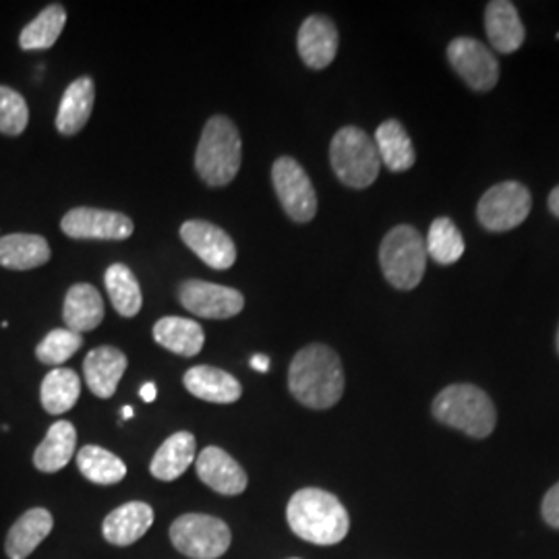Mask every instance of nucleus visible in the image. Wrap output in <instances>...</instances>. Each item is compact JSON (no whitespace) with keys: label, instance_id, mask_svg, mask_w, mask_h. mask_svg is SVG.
<instances>
[{"label":"nucleus","instance_id":"3","mask_svg":"<svg viewBox=\"0 0 559 559\" xmlns=\"http://www.w3.org/2000/svg\"><path fill=\"white\" fill-rule=\"evenodd\" d=\"M242 141L228 117L216 115L205 122L195 152V170L207 187H226L239 175Z\"/></svg>","mask_w":559,"mask_h":559},{"label":"nucleus","instance_id":"40","mask_svg":"<svg viewBox=\"0 0 559 559\" xmlns=\"http://www.w3.org/2000/svg\"><path fill=\"white\" fill-rule=\"evenodd\" d=\"M558 353H559V328H558Z\"/></svg>","mask_w":559,"mask_h":559},{"label":"nucleus","instance_id":"13","mask_svg":"<svg viewBox=\"0 0 559 559\" xmlns=\"http://www.w3.org/2000/svg\"><path fill=\"white\" fill-rule=\"evenodd\" d=\"M180 239L212 270H230L237 261L235 240L221 226L205 221H189L180 226Z\"/></svg>","mask_w":559,"mask_h":559},{"label":"nucleus","instance_id":"21","mask_svg":"<svg viewBox=\"0 0 559 559\" xmlns=\"http://www.w3.org/2000/svg\"><path fill=\"white\" fill-rule=\"evenodd\" d=\"M62 320L67 323V330L78 334L96 330L104 320V299L100 293L92 284H73L64 297Z\"/></svg>","mask_w":559,"mask_h":559},{"label":"nucleus","instance_id":"15","mask_svg":"<svg viewBox=\"0 0 559 559\" xmlns=\"http://www.w3.org/2000/svg\"><path fill=\"white\" fill-rule=\"evenodd\" d=\"M195 468L201 483L221 496H240L247 489V473L237 460L218 445H207L195 459Z\"/></svg>","mask_w":559,"mask_h":559},{"label":"nucleus","instance_id":"12","mask_svg":"<svg viewBox=\"0 0 559 559\" xmlns=\"http://www.w3.org/2000/svg\"><path fill=\"white\" fill-rule=\"evenodd\" d=\"M60 228L75 240H124L133 235L135 224L120 212L75 207L64 214Z\"/></svg>","mask_w":559,"mask_h":559},{"label":"nucleus","instance_id":"27","mask_svg":"<svg viewBox=\"0 0 559 559\" xmlns=\"http://www.w3.org/2000/svg\"><path fill=\"white\" fill-rule=\"evenodd\" d=\"M154 340L166 350L179 357H198L205 342V334L198 321L185 318H162L154 325Z\"/></svg>","mask_w":559,"mask_h":559},{"label":"nucleus","instance_id":"36","mask_svg":"<svg viewBox=\"0 0 559 559\" xmlns=\"http://www.w3.org/2000/svg\"><path fill=\"white\" fill-rule=\"evenodd\" d=\"M141 399L145 400V402H154L156 396H158V390H156V383H152V381H147L143 388L140 390Z\"/></svg>","mask_w":559,"mask_h":559},{"label":"nucleus","instance_id":"33","mask_svg":"<svg viewBox=\"0 0 559 559\" xmlns=\"http://www.w3.org/2000/svg\"><path fill=\"white\" fill-rule=\"evenodd\" d=\"M81 344H83L81 334L71 332L67 328H57L38 344L36 357L41 365H50L57 369L64 360L71 359L80 350Z\"/></svg>","mask_w":559,"mask_h":559},{"label":"nucleus","instance_id":"5","mask_svg":"<svg viewBox=\"0 0 559 559\" xmlns=\"http://www.w3.org/2000/svg\"><path fill=\"white\" fill-rule=\"evenodd\" d=\"M381 272L399 290L417 288L427 267V245L411 224L394 226L380 247Z\"/></svg>","mask_w":559,"mask_h":559},{"label":"nucleus","instance_id":"25","mask_svg":"<svg viewBox=\"0 0 559 559\" xmlns=\"http://www.w3.org/2000/svg\"><path fill=\"white\" fill-rule=\"evenodd\" d=\"M50 245L40 235H7L0 239V265L15 272L41 267L50 261Z\"/></svg>","mask_w":559,"mask_h":559},{"label":"nucleus","instance_id":"38","mask_svg":"<svg viewBox=\"0 0 559 559\" xmlns=\"http://www.w3.org/2000/svg\"><path fill=\"white\" fill-rule=\"evenodd\" d=\"M549 212L556 216V218H559V185L549 193Z\"/></svg>","mask_w":559,"mask_h":559},{"label":"nucleus","instance_id":"32","mask_svg":"<svg viewBox=\"0 0 559 559\" xmlns=\"http://www.w3.org/2000/svg\"><path fill=\"white\" fill-rule=\"evenodd\" d=\"M427 255L440 265H452L464 255V239L450 218H436L427 235Z\"/></svg>","mask_w":559,"mask_h":559},{"label":"nucleus","instance_id":"16","mask_svg":"<svg viewBox=\"0 0 559 559\" xmlns=\"http://www.w3.org/2000/svg\"><path fill=\"white\" fill-rule=\"evenodd\" d=\"M127 365L129 360L124 353L115 346H98L90 350L83 360V378L92 394L98 399H112L127 371Z\"/></svg>","mask_w":559,"mask_h":559},{"label":"nucleus","instance_id":"11","mask_svg":"<svg viewBox=\"0 0 559 559\" xmlns=\"http://www.w3.org/2000/svg\"><path fill=\"white\" fill-rule=\"evenodd\" d=\"M448 60L475 92H491L500 81V62L493 52L475 38H456L448 46Z\"/></svg>","mask_w":559,"mask_h":559},{"label":"nucleus","instance_id":"24","mask_svg":"<svg viewBox=\"0 0 559 559\" xmlns=\"http://www.w3.org/2000/svg\"><path fill=\"white\" fill-rule=\"evenodd\" d=\"M195 459V436L189 431H179L158 448L150 464V473L154 479L170 483L182 477Z\"/></svg>","mask_w":559,"mask_h":559},{"label":"nucleus","instance_id":"14","mask_svg":"<svg viewBox=\"0 0 559 559\" xmlns=\"http://www.w3.org/2000/svg\"><path fill=\"white\" fill-rule=\"evenodd\" d=\"M338 29L330 17L311 15L302 21L299 36H297V48H299L300 60L309 69L321 71L330 67L338 55Z\"/></svg>","mask_w":559,"mask_h":559},{"label":"nucleus","instance_id":"9","mask_svg":"<svg viewBox=\"0 0 559 559\" xmlns=\"http://www.w3.org/2000/svg\"><path fill=\"white\" fill-rule=\"evenodd\" d=\"M272 182L286 216L297 224H307L318 214V195L313 182L299 162L282 156L272 166Z\"/></svg>","mask_w":559,"mask_h":559},{"label":"nucleus","instance_id":"10","mask_svg":"<svg viewBox=\"0 0 559 559\" xmlns=\"http://www.w3.org/2000/svg\"><path fill=\"white\" fill-rule=\"evenodd\" d=\"M180 305L203 320H230L245 309L240 290L205 280H185L179 286Z\"/></svg>","mask_w":559,"mask_h":559},{"label":"nucleus","instance_id":"26","mask_svg":"<svg viewBox=\"0 0 559 559\" xmlns=\"http://www.w3.org/2000/svg\"><path fill=\"white\" fill-rule=\"evenodd\" d=\"M376 147L380 154V160L392 173H406L415 166L417 154L411 135L402 127L399 120H383L376 131Z\"/></svg>","mask_w":559,"mask_h":559},{"label":"nucleus","instance_id":"22","mask_svg":"<svg viewBox=\"0 0 559 559\" xmlns=\"http://www.w3.org/2000/svg\"><path fill=\"white\" fill-rule=\"evenodd\" d=\"M75 445H78L75 425L71 420H57L55 425H50L46 438L36 448L34 466L46 475L59 473L75 456Z\"/></svg>","mask_w":559,"mask_h":559},{"label":"nucleus","instance_id":"31","mask_svg":"<svg viewBox=\"0 0 559 559\" xmlns=\"http://www.w3.org/2000/svg\"><path fill=\"white\" fill-rule=\"evenodd\" d=\"M67 23V11L62 4H50L34 21H29L20 36L23 50H48L59 40Z\"/></svg>","mask_w":559,"mask_h":559},{"label":"nucleus","instance_id":"28","mask_svg":"<svg viewBox=\"0 0 559 559\" xmlns=\"http://www.w3.org/2000/svg\"><path fill=\"white\" fill-rule=\"evenodd\" d=\"M81 394V380L80 376L73 369H64V367H57L52 369L44 381H41L40 400L44 411L48 415H64L69 413Z\"/></svg>","mask_w":559,"mask_h":559},{"label":"nucleus","instance_id":"29","mask_svg":"<svg viewBox=\"0 0 559 559\" xmlns=\"http://www.w3.org/2000/svg\"><path fill=\"white\" fill-rule=\"evenodd\" d=\"M104 284L108 290V297L112 300V307L122 318H135L141 311L143 305V295L141 286L135 274L131 272L129 265L124 263H112L106 270Z\"/></svg>","mask_w":559,"mask_h":559},{"label":"nucleus","instance_id":"37","mask_svg":"<svg viewBox=\"0 0 559 559\" xmlns=\"http://www.w3.org/2000/svg\"><path fill=\"white\" fill-rule=\"evenodd\" d=\"M251 367H253L255 371H260V373H267V371H270V357L255 355V357L251 359Z\"/></svg>","mask_w":559,"mask_h":559},{"label":"nucleus","instance_id":"7","mask_svg":"<svg viewBox=\"0 0 559 559\" xmlns=\"http://www.w3.org/2000/svg\"><path fill=\"white\" fill-rule=\"evenodd\" d=\"M170 540L182 556L218 559L230 547V528L224 520L210 514H182L170 524Z\"/></svg>","mask_w":559,"mask_h":559},{"label":"nucleus","instance_id":"23","mask_svg":"<svg viewBox=\"0 0 559 559\" xmlns=\"http://www.w3.org/2000/svg\"><path fill=\"white\" fill-rule=\"evenodd\" d=\"M94 100H96V92H94L92 78H80L64 90L59 112H57V129L60 135L71 138L80 133L92 117Z\"/></svg>","mask_w":559,"mask_h":559},{"label":"nucleus","instance_id":"20","mask_svg":"<svg viewBox=\"0 0 559 559\" xmlns=\"http://www.w3.org/2000/svg\"><path fill=\"white\" fill-rule=\"evenodd\" d=\"M487 38L501 55L516 52L524 41V25L514 2L493 0L485 9Z\"/></svg>","mask_w":559,"mask_h":559},{"label":"nucleus","instance_id":"35","mask_svg":"<svg viewBox=\"0 0 559 559\" xmlns=\"http://www.w3.org/2000/svg\"><path fill=\"white\" fill-rule=\"evenodd\" d=\"M540 512H543V519H545V522H547L549 526L559 528V483H556V485L547 491V496L543 498Z\"/></svg>","mask_w":559,"mask_h":559},{"label":"nucleus","instance_id":"8","mask_svg":"<svg viewBox=\"0 0 559 559\" xmlns=\"http://www.w3.org/2000/svg\"><path fill=\"white\" fill-rule=\"evenodd\" d=\"M531 207V191L519 180H503L485 191L477 205V218L483 228L491 233H506L519 228L528 218Z\"/></svg>","mask_w":559,"mask_h":559},{"label":"nucleus","instance_id":"4","mask_svg":"<svg viewBox=\"0 0 559 559\" xmlns=\"http://www.w3.org/2000/svg\"><path fill=\"white\" fill-rule=\"evenodd\" d=\"M433 417L466 433L468 438L483 440L493 433L498 413L487 392L471 383H456L443 388L433 400Z\"/></svg>","mask_w":559,"mask_h":559},{"label":"nucleus","instance_id":"17","mask_svg":"<svg viewBox=\"0 0 559 559\" xmlns=\"http://www.w3.org/2000/svg\"><path fill=\"white\" fill-rule=\"evenodd\" d=\"M154 508L145 501H129L112 510L102 524V535L110 545L129 547L152 528Z\"/></svg>","mask_w":559,"mask_h":559},{"label":"nucleus","instance_id":"6","mask_svg":"<svg viewBox=\"0 0 559 559\" xmlns=\"http://www.w3.org/2000/svg\"><path fill=\"white\" fill-rule=\"evenodd\" d=\"M330 162L340 182L350 189H367L380 177L376 141L359 127H342L330 145Z\"/></svg>","mask_w":559,"mask_h":559},{"label":"nucleus","instance_id":"18","mask_svg":"<svg viewBox=\"0 0 559 559\" xmlns=\"http://www.w3.org/2000/svg\"><path fill=\"white\" fill-rule=\"evenodd\" d=\"M55 528V519L46 508H32L23 516L15 520L4 539V554L9 559L29 558L41 540L46 539Z\"/></svg>","mask_w":559,"mask_h":559},{"label":"nucleus","instance_id":"2","mask_svg":"<svg viewBox=\"0 0 559 559\" xmlns=\"http://www.w3.org/2000/svg\"><path fill=\"white\" fill-rule=\"evenodd\" d=\"M286 520L299 539L313 545H336L350 528L348 512L338 498L318 487L300 489L290 498Z\"/></svg>","mask_w":559,"mask_h":559},{"label":"nucleus","instance_id":"1","mask_svg":"<svg viewBox=\"0 0 559 559\" xmlns=\"http://www.w3.org/2000/svg\"><path fill=\"white\" fill-rule=\"evenodd\" d=\"M288 390L307 408L336 406L344 394V369L336 350L325 344L300 348L288 369Z\"/></svg>","mask_w":559,"mask_h":559},{"label":"nucleus","instance_id":"19","mask_svg":"<svg viewBox=\"0 0 559 559\" xmlns=\"http://www.w3.org/2000/svg\"><path fill=\"white\" fill-rule=\"evenodd\" d=\"M182 383L187 392H191L195 399L205 400L212 404H233L242 396V388L235 376L210 365L191 367L185 373Z\"/></svg>","mask_w":559,"mask_h":559},{"label":"nucleus","instance_id":"34","mask_svg":"<svg viewBox=\"0 0 559 559\" xmlns=\"http://www.w3.org/2000/svg\"><path fill=\"white\" fill-rule=\"evenodd\" d=\"M29 122L27 102L13 87L0 85V133L17 138Z\"/></svg>","mask_w":559,"mask_h":559},{"label":"nucleus","instance_id":"39","mask_svg":"<svg viewBox=\"0 0 559 559\" xmlns=\"http://www.w3.org/2000/svg\"><path fill=\"white\" fill-rule=\"evenodd\" d=\"M133 415H135V413H133L131 406H124V408H122V417H124V419H133Z\"/></svg>","mask_w":559,"mask_h":559},{"label":"nucleus","instance_id":"30","mask_svg":"<svg viewBox=\"0 0 559 559\" xmlns=\"http://www.w3.org/2000/svg\"><path fill=\"white\" fill-rule=\"evenodd\" d=\"M81 475L96 485H117L127 477V464L100 445H83L78 452Z\"/></svg>","mask_w":559,"mask_h":559}]
</instances>
